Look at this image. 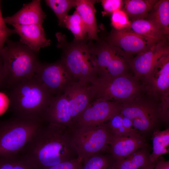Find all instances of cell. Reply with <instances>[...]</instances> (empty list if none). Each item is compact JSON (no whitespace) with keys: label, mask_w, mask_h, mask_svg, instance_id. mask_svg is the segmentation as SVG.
<instances>
[{"label":"cell","mask_w":169,"mask_h":169,"mask_svg":"<svg viewBox=\"0 0 169 169\" xmlns=\"http://www.w3.org/2000/svg\"><path fill=\"white\" fill-rule=\"evenodd\" d=\"M113 162L109 153H98L84 161L81 169H112Z\"/></svg>","instance_id":"26"},{"label":"cell","mask_w":169,"mask_h":169,"mask_svg":"<svg viewBox=\"0 0 169 169\" xmlns=\"http://www.w3.org/2000/svg\"><path fill=\"white\" fill-rule=\"evenodd\" d=\"M152 151L151 153V161L155 163L157 159L169 152V129L163 131L157 129L152 133Z\"/></svg>","instance_id":"23"},{"label":"cell","mask_w":169,"mask_h":169,"mask_svg":"<svg viewBox=\"0 0 169 169\" xmlns=\"http://www.w3.org/2000/svg\"><path fill=\"white\" fill-rule=\"evenodd\" d=\"M8 97L4 94L0 93V109L5 107L9 102Z\"/></svg>","instance_id":"36"},{"label":"cell","mask_w":169,"mask_h":169,"mask_svg":"<svg viewBox=\"0 0 169 169\" xmlns=\"http://www.w3.org/2000/svg\"><path fill=\"white\" fill-rule=\"evenodd\" d=\"M122 103L103 100H94L73 121L69 128L95 126L106 122L120 112Z\"/></svg>","instance_id":"10"},{"label":"cell","mask_w":169,"mask_h":169,"mask_svg":"<svg viewBox=\"0 0 169 169\" xmlns=\"http://www.w3.org/2000/svg\"><path fill=\"white\" fill-rule=\"evenodd\" d=\"M34 75L53 96L62 94L67 87L76 82L60 60L40 63Z\"/></svg>","instance_id":"12"},{"label":"cell","mask_w":169,"mask_h":169,"mask_svg":"<svg viewBox=\"0 0 169 169\" xmlns=\"http://www.w3.org/2000/svg\"><path fill=\"white\" fill-rule=\"evenodd\" d=\"M64 27L71 32L75 40H83L88 39L86 26L76 10L72 15L67 16L64 22Z\"/></svg>","instance_id":"24"},{"label":"cell","mask_w":169,"mask_h":169,"mask_svg":"<svg viewBox=\"0 0 169 169\" xmlns=\"http://www.w3.org/2000/svg\"><path fill=\"white\" fill-rule=\"evenodd\" d=\"M148 146L146 137L140 133L119 136L112 134L108 153L114 161L123 159L136 150Z\"/></svg>","instance_id":"15"},{"label":"cell","mask_w":169,"mask_h":169,"mask_svg":"<svg viewBox=\"0 0 169 169\" xmlns=\"http://www.w3.org/2000/svg\"><path fill=\"white\" fill-rule=\"evenodd\" d=\"M20 155L35 169H47L78 157L70 129L46 122Z\"/></svg>","instance_id":"1"},{"label":"cell","mask_w":169,"mask_h":169,"mask_svg":"<svg viewBox=\"0 0 169 169\" xmlns=\"http://www.w3.org/2000/svg\"><path fill=\"white\" fill-rule=\"evenodd\" d=\"M122 124L124 127L130 133H139L134 127L131 121L129 119L123 116Z\"/></svg>","instance_id":"33"},{"label":"cell","mask_w":169,"mask_h":169,"mask_svg":"<svg viewBox=\"0 0 169 169\" xmlns=\"http://www.w3.org/2000/svg\"><path fill=\"white\" fill-rule=\"evenodd\" d=\"M168 38L158 42L148 50L127 61L134 76L141 81L151 72L159 59L169 54Z\"/></svg>","instance_id":"14"},{"label":"cell","mask_w":169,"mask_h":169,"mask_svg":"<svg viewBox=\"0 0 169 169\" xmlns=\"http://www.w3.org/2000/svg\"><path fill=\"white\" fill-rule=\"evenodd\" d=\"M9 101L15 116L44 121V116L54 96L35 75L10 88Z\"/></svg>","instance_id":"2"},{"label":"cell","mask_w":169,"mask_h":169,"mask_svg":"<svg viewBox=\"0 0 169 169\" xmlns=\"http://www.w3.org/2000/svg\"><path fill=\"white\" fill-rule=\"evenodd\" d=\"M153 169H169V161H166L162 156L159 157L156 161Z\"/></svg>","instance_id":"34"},{"label":"cell","mask_w":169,"mask_h":169,"mask_svg":"<svg viewBox=\"0 0 169 169\" xmlns=\"http://www.w3.org/2000/svg\"><path fill=\"white\" fill-rule=\"evenodd\" d=\"M45 2L56 15L59 25L64 27V22L68 15V13L72 8L76 7V0H46Z\"/></svg>","instance_id":"25"},{"label":"cell","mask_w":169,"mask_h":169,"mask_svg":"<svg viewBox=\"0 0 169 169\" xmlns=\"http://www.w3.org/2000/svg\"><path fill=\"white\" fill-rule=\"evenodd\" d=\"M107 123L112 134L125 136L131 134L123 126L122 116L120 112L113 116Z\"/></svg>","instance_id":"29"},{"label":"cell","mask_w":169,"mask_h":169,"mask_svg":"<svg viewBox=\"0 0 169 169\" xmlns=\"http://www.w3.org/2000/svg\"><path fill=\"white\" fill-rule=\"evenodd\" d=\"M111 24L117 30L126 29L130 27L131 21L126 13L121 9L116 10L112 14Z\"/></svg>","instance_id":"28"},{"label":"cell","mask_w":169,"mask_h":169,"mask_svg":"<svg viewBox=\"0 0 169 169\" xmlns=\"http://www.w3.org/2000/svg\"><path fill=\"white\" fill-rule=\"evenodd\" d=\"M148 146L138 150L126 158L114 160L112 169H153L155 163L150 158Z\"/></svg>","instance_id":"18"},{"label":"cell","mask_w":169,"mask_h":169,"mask_svg":"<svg viewBox=\"0 0 169 169\" xmlns=\"http://www.w3.org/2000/svg\"><path fill=\"white\" fill-rule=\"evenodd\" d=\"M157 0L123 1L124 10L131 21L144 19Z\"/></svg>","instance_id":"22"},{"label":"cell","mask_w":169,"mask_h":169,"mask_svg":"<svg viewBox=\"0 0 169 169\" xmlns=\"http://www.w3.org/2000/svg\"><path fill=\"white\" fill-rule=\"evenodd\" d=\"M119 50L127 61L130 56L141 53L149 49L157 42L127 30L113 29L107 42Z\"/></svg>","instance_id":"13"},{"label":"cell","mask_w":169,"mask_h":169,"mask_svg":"<svg viewBox=\"0 0 169 169\" xmlns=\"http://www.w3.org/2000/svg\"><path fill=\"white\" fill-rule=\"evenodd\" d=\"M5 86H6V76L3 68L2 60L0 57V89Z\"/></svg>","instance_id":"35"},{"label":"cell","mask_w":169,"mask_h":169,"mask_svg":"<svg viewBox=\"0 0 169 169\" xmlns=\"http://www.w3.org/2000/svg\"><path fill=\"white\" fill-rule=\"evenodd\" d=\"M57 47L62 51L60 60L76 82L90 84L97 76L90 42L67 41L61 33L56 34Z\"/></svg>","instance_id":"3"},{"label":"cell","mask_w":169,"mask_h":169,"mask_svg":"<svg viewBox=\"0 0 169 169\" xmlns=\"http://www.w3.org/2000/svg\"><path fill=\"white\" fill-rule=\"evenodd\" d=\"M144 19L152 22L165 36L168 37L169 0H158Z\"/></svg>","instance_id":"20"},{"label":"cell","mask_w":169,"mask_h":169,"mask_svg":"<svg viewBox=\"0 0 169 169\" xmlns=\"http://www.w3.org/2000/svg\"><path fill=\"white\" fill-rule=\"evenodd\" d=\"M161 102L144 92L122 103L120 113L130 119L135 128L146 136L158 129L161 119Z\"/></svg>","instance_id":"6"},{"label":"cell","mask_w":169,"mask_h":169,"mask_svg":"<svg viewBox=\"0 0 169 169\" xmlns=\"http://www.w3.org/2000/svg\"><path fill=\"white\" fill-rule=\"evenodd\" d=\"M107 122L95 126L69 128L78 158L82 163L96 154L108 153L112 133Z\"/></svg>","instance_id":"8"},{"label":"cell","mask_w":169,"mask_h":169,"mask_svg":"<svg viewBox=\"0 0 169 169\" xmlns=\"http://www.w3.org/2000/svg\"><path fill=\"white\" fill-rule=\"evenodd\" d=\"M45 123L17 116L0 122V158L20 154Z\"/></svg>","instance_id":"5"},{"label":"cell","mask_w":169,"mask_h":169,"mask_svg":"<svg viewBox=\"0 0 169 169\" xmlns=\"http://www.w3.org/2000/svg\"><path fill=\"white\" fill-rule=\"evenodd\" d=\"M104 9L103 15L112 14L115 11L121 9L123 5L121 0H102L100 1Z\"/></svg>","instance_id":"31"},{"label":"cell","mask_w":169,"mask_h":169,"mask_svg":"<svg viewBox=\"0 0 169 169\" xmlns=\"http://www.w3.org/2000/svg\"><path fill=\"white\" fill-rule=\"evenodd\" d=\"M141 82L145 92L162 105L169 104V54L159 59Z\"/></svg>","instance_id":"11"},{"label":"cell","mask_w":169,"mask_h":169,"mask_svg":"<svg viewBox=\"0 0 169 169\" xmlns=\"http://www.w3.org/2000/svg\"><path fill=\"white\" fill-rule=\"evenodd\" d=\"M96 1L77 0L76 2V11L84 23L87 32V37L90 41L98 39L99 29L97 24L94 6Z\"/></svg>","instance_id":"19"},{"label":"cell","mask_w":169,"mask_h":169,"mask_svg":"<svg viewBox=\"0 0 169 169\" xmlns=\"http://www.w3.org/2000/svg\"><path fill=\"white\" fill-rule=\"evenodd\" d=\"M12 26L20 36V42L35 53L50 45L51 41L46 38L42 24Z\"/></svg>","instance_id":"16"},{"label":"cell","mask_w":169,"mask_h":169,"mask_svg":"<svg viewBox=\"0 0 169 169\" xmlns=\"http://www.w3.org/2000/svg\"><path fill=\"white\" fill-rule=\"evenodd\" d=\"M0 3V52L4 47L8 37L13 34L16 33L14 29H10L7 26L2 16Z\"/></svg>","instance_id":"30"},{"label":"cell","mask_w":169,"mask_h":169,"mask_svg":"<svg viewBox=\"0 0 169 169\" xmlns=\"http://www.w3.org/2000/svg\"><path fill=\"white\" fill-rule=\"evenodd\" d=\"M93 100L100 99L124 103L143 92L142 82L127 73L116 76H97L90 83Z\"/></svg>","instance_id":"7"},{"label":"cell","mask_w":169,"mask_h":169,"mask_svg":"<svg viewBox=\"0 0 169 169\" xmlns=\"http://www.w3.org/2000/svg\"><path fill=\"white\" fill-rule=\"evenodd\" d=\"M46 15L43 11L39 0H33L23 5L13 15L4 18L6 23L13 25L42 24Z\"/></svg>","instance_id":"17"},{"label":"cell","mask_w":169,"mask_h":169,"mask_svg":"<svg viewBox=\"0 0 169 169\" xmlns=\"http://www.w3.org/2000/svg\"><path fill=\"white\" fill-rule=\"evenodd\" d=\"M0 52L6 76V86L10 89L35 75L40 63L36 53L21 42L8 39Z\"/></svg>","instance_id":"4"},{"label":"cell","mask_w":169,"mask_h":169,"mask_svg":"<svg viewBox=\"0 0 169 169\" xmlns=\"http://www.w3.org/2000/svg\"><path fill=\"white\" fill-rule=\"evenodd\" d=\"M125 30L146 37L156 43L168 38L153 23L146 19L131 21L129 28Z\"/></svg>","instance_id":"21"},{"label":"cell","mask_w":169,"mask_h":169,"mask_svg":"<svg viewBox=\"0 0 169 169\" xmlns=\"http://www.w3.org/2000/svg\"><path fill=\"white\" fill-rule=\"evenodd\" d=\"M0 169H35L23 156L0 158Z\"/></svg>","instance_id":"27"},{"label":"cell","mask_w":169,"mask_h":169,"mask_svg":"<svg viewBox=\"0 0 169 169\" xmlns=\"http://www.w3.org/2000/svg\"><path fill=\"white\" fill-rule=\"evenodd\" d=\"M90 41L97 76H116L127 73L128 63L122 54L107 42Z\"/></svg>","instance_id":"9"},{"label":"cell","mask_w":169,"mask_h":169,"mask_svg":"<svg viewBox=\"0 0 169 169\" xmlns=\"http://www.w3.org/2000/svg\"><path fill=\"white\" fill-rule=\"evenodd\" d=\"M82 162L78 158L64 161L47 169H81Z\"/></svg>","instance_id":"32"}]
</instances>
